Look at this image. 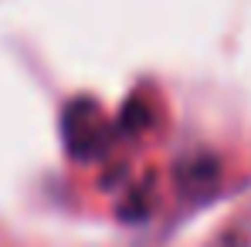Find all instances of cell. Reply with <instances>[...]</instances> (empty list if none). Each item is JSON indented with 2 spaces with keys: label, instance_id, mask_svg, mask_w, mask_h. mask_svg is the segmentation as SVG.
Here are the masks:
<instances>
[{
  "label": "cell",
  "instance_id": "1",
  "mask_svg": "<svg viewBox=\"0 0 251 247\" xmlns=\"http://www.w3.org/2000/svg\"><path fill=\"white\" fill-rule=\"evenodd\" d=\"M217 247H251V206L227 224V230L217 237Z\"/></svg>",
  "mask_w": 251,
  "mask_h": 247
}]
</instances>
